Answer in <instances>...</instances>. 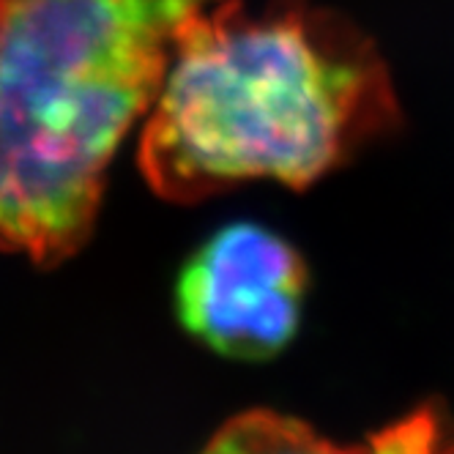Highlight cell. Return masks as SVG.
I'll list each match as a JSON object with an SVG mask.
<instances>
[{"label": "cell", "mask_w": 454, "mask_h": 454, "mask_svg": "<svg viewBox=\"0 0 454 454\" xmlns=\"http://www.w3.org/2000/svg\"><path fill=\"white\" fill-rule=\"evenodd\" d=\"M400 123L386 60L348 17L211 0L178 27L137 161L181 206L247 181L307 189Z\"/></svg>", "instance_id": "6da1fadb"}, {"label": "cell", "mask_w": 454, "mask_h": 454, "mask_svg": "<svg viewBox=\"0 0 454 454\" xmlns=\"http://www.w3.org/2000/svg\"><path fill=\"white\" fill-rule=\"evenodd\" d=\"M211 0H0V252L77 254L113 156Z\"/></svg>", "instance_id": "7a4b0ae2"}, {"label": "cell", "mask_w": 454, "mask_h": 454, "mask_svg": "<svg viewBox=\"0 0 454 454\" xmlns=\"http://www.w3.org/2000/svg\"><path fill=\"white\" fill-rule=\"evenodd\" d=\"M309 269L285 236L254 222L219 227L178 271L184 332L233 362H269L296 340Z\"/></svg>", "instance_id": "3957f363"}, {"label": "cell", "mask_w": 454, "mask_h": 454, "mask_svg": "<svg viewBox=\"0 0 454 454\" xmlns=\"http://www.w3.org/2000/svg\"><path fill=\"white\" fill-rule=\"evenodd\" d=\"M200 454H364V449L337 446L296 416L252 408L224 421Z\"/></svg>", "instance_id": "277c9868"}, {"label": "cell", "mask_w": 454, "mask_h": 454, "mask_svg": "<svg viewBox=\"0 0 454 454\" xmlns=\"http://www.w3.org/2000/svg\"><path fill=\"white\" fill-rule=\"evenodd\" d=\"M364 454H454V411L430 397L367 435Z\"/></svg>", "instance_id": "5b68a950"}]
</instances>
